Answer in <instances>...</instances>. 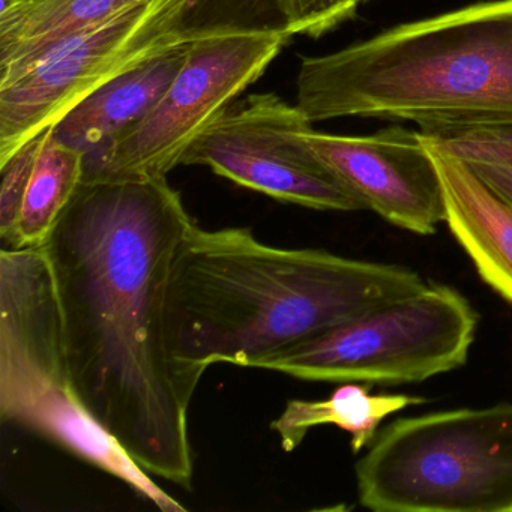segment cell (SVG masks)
I'll return each instance as SVG.
<instances>
[{
	"instance_id": "cell-1",
	"label": "cell",
	"mask_w": 512,
	"mask_h": 512,
	"mask_svg": "<svg viewBox=\"0 0 512 512\" xmlns=\"http://www.w3.org/2000/svg\"><path fill=\"white\" fill-rule=\"evenodd\" d=\"M167 178L83 181L43 245L74 385L149 475L190 490L194 385L170 352L166 293L193 226Z\"/></svg>"
},
{
	"instance_id": "cell-2",
	"label": "cell",
	"mask_w": 512,
	"mask_h": 512,
	"mask_svg": "<svg viewBox=\"0 0 512 512\" xmlns=\"http://www.w3.org/2000/svg\"><path fill=\"white\" fill-rule=\"evenodd\" d=\"M425 284L407 266L272 247L248 227L205 230L194 223L167 283V341L176 364L199 385L211 365L256 368Z\"/></svg>"
},
{
	"instance_id": "cell-3",
	"label": "cell",
	"mask_w": 512,
	"mask_h": 512,
	"mask_svg": "<svg viewBox=\"0 0 512 512\" xmlns=\"http://www.w3.org/2000/svg\"><path fill=\"white\" fill-rule=\"evenodd\" d=\"M296 106L314 122L512 121V0H490L322 56H302Z\"/></svg>"
},
{
	"instance_id": "cell-4",
	"label": "cell",
	"mask_w": 512,
	"mask_h": 512,
	"mask_svg": "<svg viewBox=\"0 0 512 512\" xmlns=\"http://www.w3.org/2000/svg\"><path fill=\"white\" fill-rule=\"evenodd\" d=\"M0 416L185 512L92 416L74 385L52 265L43 248L0 251Z\"/></svg>"
},
{
	"instance_id": "cell-5",
	"label": "cell",
	"mask_w": 512,
	"mask_h": 512,
	"mask_svg": "<svg viewBox=\"0 0 512 512\" xmlns=\"http://www.w3.org/2000/svg\"><path fill=\"white\" fill-rule=\"evenodd\" d=\"M355 476L374 512H512V403L395 419Z\"/></svg>"
},
{
	"instance_id": "cell-6",
	"label": "cell",
	"mask_w": 512,
	"mask_h": 512,
	"mask_svg": "<svg viewBox=\"0 0 512 512\" xmlns=\"http://www.w3.org/2000/svg\"><path fill=\"white\" fill-rule=\"evenodd\" d=\"M478 323L475 308L457 289L425 284L256 368L307 382L421 383L466 365Z\"/></svg>"
},
{
	"instance_id": "cell-7",
	"label": "cell",
	"mask_w": 512,
	"mask_h": 512,
	"mask_svg": "<svg viewBox=\"0 0 512 512\" xmlns=\"http://www.w3.org/2000/svg\"><path fill=\"white\" fill-rule=\"evenodd\" d=\"M200 2L134 0L0 83V164L101 86L199 40L211 26L190 23Z\"/></svg>"
},
{
	"instance_id": "cell-8",
	"label": "cell",
	"mask_w": 512,
	"mask_h": 512,
	"mask_svg": "<svg viewBox=\"0 0 512 512\" xmlns=\"http://www.w3.org/2000/svg\"><path fill=\"white\" fill-rule=\"evenodd\" d=\"M290 40L281 25L209 26L188 47L187 59L160 103L86 166L85 181L167 178Z\"/></svg>"
},
{
	"instance_id": "cell-9",
	"label": "cell",
	"mask_w": 512,
	"mask_h": 512,
	"mask_svg": "<svg viewBox=\"0 0 512 512\" xmlns=\"http://www.w3.org/2000/svg\"><path fill=\"white\" fill-rule=\"evenodd\" d=\"M298 106L274 92L230 107L185 154L182 166L209 167L248 190L317 211L355 212L364 203L311 151Z\"/></svg>"
},
{
	"instance_id": "cell-10",
	"label": "cell",
	"mask_w": 512,
	"mask_h": 512,
	"mask_svg": "<svg viewBox=\"0 0 512 512\" xmlns=\"http://www.w3.org/2000/svg\"><path fill=\"white\" fill-rule=\"evenodd\" d=\"M302 137L365 209L392 226L430 236L445 223L442 182L418 131L389 127L371 136H337L308 127Z\"/></svg>"
},
{
	"instance_id": "cell-11",
	"label": "cell",
	"mask_w": 512,
	"mask_h": 512,
	"mask_svg": "<svg viewBox=\"0 0 512 512\" xmlns=\"http://www.w3.org/2000/svg\"><path fill=\"white\" fill-rule=\"evenodd\" d=\"M425 143V142H424ZM442 182L445 223L485 284L512 304V205L467 161L425 143Z\"/></svg>"
},
{
	"instance_id": "cell-12",
	"label": "cell",
	"mask_w": 512,
	"mask_h": 512,
	"mask_svg": "<svg viewBox=\"0 0 512 512\" xmlns=\"http://www.w3.org/2000/svg\"><path fill=\"white\" fill-rule=\"evenodd\" d=\"M188 47L167 53L101 86L53 125V133L62 142L85 152L88 166L160 103L181 71Z\"/></svg>"
},
{
	"instance_id": "cell-13",
	"label": "cell",
	"mask_w": 512,
	"mask_h": 512,
	"mask_svg": "<svg viewBox=\"0 0 512 512\" xmlns=\"http://www.w3.org/2000/svg\"><path fill=\"white\" fill-rule=\"evenodd\" d=\"M134 0H2L0 83L71 35L103 22Z\"/></svg>"
},
{
	"instance_id": "cell-14",
	"label": "cell",
	"mask_w": 512,
	"mask_h": 512,
	"mask_svg": "<svg viewBox=\"0 0 512 512\" xmlns=\"http://www.w3.org/2000/svg\"><path fill=\"white\" fill-rule=\"evenodd\" d=\"M424 403L419 395H374L367 386L340 383L325 400H290L271 428L280 436L281 448L292 452L313 428L335 425L350 434V448L358 454L373 443L386 418Z\"/></svg>"
},
{
	"instance_id": "cell-15",
	"label": "cell",
	"mask_w": 512,
	"mask_h": 512,
	"mask_svg": "<svg viewBox=\"0 0 512 512\" xmlns=\"http://www.w3.org/2000/svg\"><path fill=\"white\" fill-rule=\"evenodd\" d=\"M85 172V152L58 139L53 127L47 128L19 214L10 232L0 238L2 248L43 247L85 181Z\"/></svg>"
},
{
	"instance_id": "cell-16",
	"label": "cell",
	"mask_w": 512,
	"mask_h": 512,
	"mask_svg": "<svg viewBox=\"0 0 512 512\" xmlns=\"http://www.w3.org/2000/svg\"><path fill=\"white\" fill-rule=\"evenodd\" d=\"M418 133L425 143L469 163L512 167V121L422 125Z\"/></svg>"
},
{
	"instance_id": "cell-17",
	"label": "cell",
	"mask_w": 512,
	"mask_h": 512,
	"mask_svg": "<svg viewBox=\"0 0 512 512\" xmlns=\"http://www.w3.org/2000/svg\"><path fill=\"white\" fill-rule=\"evenodd\" d=\"M280 16V25L292 37L319 38L353 19L358 11L356 0H272Z\"/></svg>"
},
{
	"instance_id": "cell-18",
	"label": "cell",
	"mask_w": 512,
	"mask_h": 512,
	"mask_svg": "<svg viewBox=\"0 0 512 512\" xmlns=\"http://www.w3.org/2000/svg\"><path fill=\"white\" fill-rule=\"evenodd\" d=\"M469 164L497 194H500L506 202L512 205V167L490 163Z\"/></svg>"
},
{
	"instance_id": "cell-19",
	"label": "cell",
	"mask_w": 512,
	"mask_h": 512,
	"mask_svg": "<svg viewBox=\"0 0 512 512\" xmlns=\"http://www.w3.org/2000/svg\"><path fill=\"white\" fill-rule=\"evenodd\" d=\"M205 2V0H202ZM200 2V4H202ZM217 2H223L224 7L235 8V10L241 11H256L262 7L265 0H217Z\"/></svg>"
},
{
	"instance_id": "cell-20",
	"label": "cell",
	"mask_w": 512,
	"mask_h": 512,
	"mask_svg": "<svg viewBox=\"0 0 512 512\" xmlns=\"http://www.w3.org/2000/svg\"><path fill=\"white\" fill-rule=\"evenodd\" d=\"M358 2V5L365 4V2H368V0H356Z\"/></svg>"
}]
</instances>
